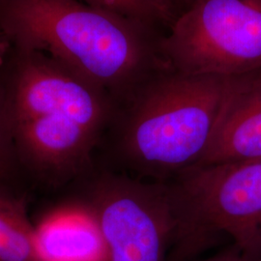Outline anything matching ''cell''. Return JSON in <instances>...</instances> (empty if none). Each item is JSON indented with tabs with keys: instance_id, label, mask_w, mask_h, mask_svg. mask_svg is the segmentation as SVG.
<instances>
[{
	"instance_id": "obj_1",
	"label": "cell",
	"mask_w": 261,
	"mask_h": 261,
	"mask_svg": "<svg viewBox=\"0 0 261 261\" xmlns=\"http://www.w3.org/2000/svg\"><path fill=\"white\" fill-rule=\"evenodd\" d=\"M12 46L47 56L120 102L165 66L152 28L80 0H0Z\"/></svg>"
},
{
	"instance_id": "obj_2",
	"label": "cell",
	"mask_w": 261,
	"mask_h": 261,
	"mask_svg": "<svg viewBox=\"0 0 261 261\" xmlns=\"http://www.w3.org/2000/svg\"><path fill=\"white\" fill-rule=\"evenodd\" d=\"M225 80L167 65L153 72L115 105L100 147L111 160L105 167L166 182L197 165L212 137Z\"/></svg>"
},
{
	"instance_id": "obj_3",
	"label": "cell",
	"mask_w": 261,
	"mask_h": 261,
	"mask_svg": "<svg viewBox=\"0 0 261 261\" xmlns=\"http://www.w3.org/2000/svg\"><path fill=\"white\" fill-rule=\"evenodd\" d=\"M165 183L180 259L226 234L247 257L261 259V160L196 165Z\"/></svg>"
},
{
	"instance_id": "obj_4",
	"label": "cell",
	"mask_w": 261,
	"mask_h": 261,
	"mask_svg": "<svg viewBox=\"0 0 261 261\" xmlns=\"http://www.w3.org/2000/svg\"><path fill=\"white\" fill-rule=\"evenodd\" d=\"M74 184L80 192L70 203L97 224L103 261H168L176 223L165 183L94 165Z\"/></svg>"
},
{
	"instance_id": "obj_5",
	"label": "cell",
	"mask_w": 261,
	"mask_h": 261,
	"mask_svg": "<svg viewBox=\"0 0 261 261\" xmlns=\"http://www.w3.org/2000/svg\"><path fill=\"white\" fill-rule=\"evenodd\" d=\"M166 65L222 76L261 71V0H195L161 40Z\"/></svg>"
},
{
	"instance_id": "obj_6",
	"label": "cell",
	"mask_w": 261,
	"mask_h": 261,
	"mask_svg": "<svg viewBox=\"0 0 261 261\" xmlns=\"http://www.w3.org/2000/svg\"><path fill=\"white\" fill-rule=\"evenodd\" d=\"M16 49L9 70L1 67L10 123L63 116L107 133L115 112L108 94L47 56Z\"/></svg>"
},
{
	"instance_id": "obj_7",
	"label": "cell",
	"mask_w": 261,
	"mask_h": 261,
	"mask_svg": "<svg viewBox=\"0 0 261 261\" xmlns=\"http://www.w3.org/2000/svg\"><path fill=\"white\" fill-rule=\"evenodd\" d=\"M252 160H261V71L226 76L212 137L197 165Z\"/></svg>"
},
{
	"instance_id": "obj_8",
	"label": "cell",
	"mask_w": 261,
	"mask_h": 261,
	"mask_svg": "<svg viewBox=\"0 0 261 261\" xmlns=\"http://www.w3.org/2000/svg\"><path fill=\"white\" fill-rule=\"evenodd\" d=\"M36 244L43 261H103L105 245L93 219L67 203L36 225Z\"/></svg>"
},
{
	"instance_id": "obj_9",
	"label": "cell",
	"mask_w": 261,
	"mask_h": 261,
	"mask_svg": "<svg viewBox=\"0 0 261 261\" xmlns=\"http://www.w3.org/2000/svg\"><path fill=\"white\" fill-rule=\"evenodd\" d=\"M0 261H43L25 197L4 187H0Z\"/></svg>"
},
{
	"instance_id": "obj_10",
	"label": "cell",
	"mask_w": 261,
	"mask_h": 261,
	"mask_svg": "<svg viewBox=\"0 0 261 261\" xmlns=\"http://www.w3.org/2000/svg\"><path fill=\"white\" fill-rule=\"evenodd\" d=\"M85 4L108 10L150 28L157 22H173L166 0H80Z\"/></svg>"
},
{
	"instance_id": "obj_11",
	"label": "cell",
	"mask_w": 261,
	"mask_h": 261,
	"mask_svg": "<svg viewBox=\"0 0 261 261\" xmlns=\"http://www.w3.org/2000/svg\"><path fill=\"white\" fill-rule=\"evenodd\" d=\"M21 176L7 112L5 87L0 67V187L17 189V183Z\"/></svg>"
},
{
	"instance_id": "obj_12",
	"label": "cell",
	"mask_w": 261,
	"mask_h": 261,
	"mask_svg": "<svg viewBox=\"0 0 261 261\" xmlns=\"http://www.w3.org/2000/svg\"><path fill=\"white\" fill-rule=\"evenodd\" d=\"M260 260V259H259ZM251 259L249 257H247L246 255H244L242 252H240L235 246H234L233 250H228L226 252H221L218 253L217 255L212 256L210 258H206L203 260H193V261H259ZM191 261V260H185Z\"/></svg>"
},
{
	"instance_id": "obj_13",
	"label": "cell",
	"mask_w": 261,
	"mask_h": 261,
	"mask_svg": "<svg viewBox=\"0 0 261 261\" xmlns=\"http://www.w3.org/2000/svg\"><path fill=\"white\" fill-rule=\"evenodd\" d=\"M195 0H166L168 8L170 10L173 19L177 18L178 16L194 2ZM173 20V21H174Z\"/></svg>"
},
{
	"instance_id": "obj_14",
	"label": "cell",
	"mask_w": 261,
	"mask_h": 261,
	"mask_svg": "<svg viewBox=\"0 0 261 261\" xmlns=\"http://www.w3.org/2000/svg\"><path fill=\"white\" fill-rule=\"evenodd\" d=\"M12 47L13 46L9 38L0 28V67L4 65V63L6 62Z\"/></svg>"
},
{
	"instance_id": "obj_15",
	"label": "cell",
	"mask_w": 261,
	"mask_h": 261,
	"mask_svg": "<svg viewBox=\"0 0 261 261\" xmlns=\"http://www.w3.org/2000/svg\"><path fill=\"white\" fill-rule=\"evenodd\" d=\"M259 261H261V259H260V260H259Z\"/></svg>"
}]
</instances>
